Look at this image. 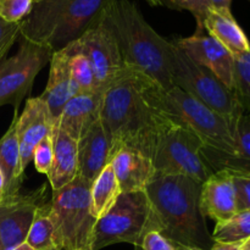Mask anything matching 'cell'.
<instances>
[{
    "instance_id": "1",
    "label": "cell",
    "mask_w": 250,
    "mask_h": 250,
    "mask_svg": "<svg viewBox=\"0 0 250 250\" xmlns=\"http://www.w3.org/2000/svg\"><path fill=\"white\" fill-rule=\"evenodd\" d=\"M146 75L125 67L104 90L100 121L111 144L112 159L121 149H133L153 160L160 137L172 121L153 104Z\"/></svg>"
},
{
    "instance_id": "2",
    "label": "cell",
    "mask_w": 250,
    "mask_h": 250,
    "mask_svg": "<svg viewBox=\"0 0 250 250\" xmlns=\"http://www.w3.org/2000/svg\"><path fill=\"white\" fill-rule=\"evenodd\" d=\"M102 22L114 36L125 67L141 72L163 89L173 88L171 65L173 43L146 22L131 0H111Z\"/></svg>"
},
{
    "instance_id": "3",
    "label": "cell",
    "mask_w": 250,
    "mask_h": 250,
    "mask_svg": "<svg viewBox=\"0 0 250 250\" xmlns=\"http://www.w3.org/2000/svg\"><path fill=\"white\" fill-rule=\"evenodd\" d=\"M203 183L183 175L155 176L146 193L160 233L176 246L210 250L215 243L200 209Z\"/></svg>"
},
{
    "instance_id": "4",
    "label": "cell",
    "mask_w": 250,
    "mask_h": 250,
    "mask_svg": "<svg viewBox=\"0 0 250 250\" xmlns=\"http://www.w3.org/2000/svg\"><path fill=\"white\" fill-rule=\"evenodd\" d=\"M111 0H38L20 22V37L46 45L65 48L100 23Z\"/></svg>"
},
{
    "instance_id": "5",
    "label": "cell",
    "mask_w": 250,
    "mask_h": 250,
    "mask_svg": "<svg viewBox=\"0 0 250 250\" xmlns=\"http://www.w3.org/2000/svg\"><path fill=\"white\" fill-rule=\"evenodd\" d=\"M153 104L168 119L192 129L205 148L234 154L236 141L229 124L217 112L178 87L165 90L156 82L149 85Z\"/></svg>"
},
{
    "instance_id": "6",
    "label": "cell",
    "mask_w": 250,
    "mask_h": 250,
    "mask_svg": "<svg viewBox=\"0 0 250 250\" xmlns=\"http://www.w3.org/2000/svg\"><path fill=\"white\" fill-rule=\"evenodd\" d=\"M90 185L76 176L65 187L53 190L50 217L60 250H92L97 219L92 212Z\"/></svg>"
},
{
    "instance_id": "7",
    "label": "cell",
    "mask_w": 250,
    "mask_h": 250,
    "mask_svg": "<svg viewBox=\"0 0 250 250\" xmlns=\"http://www.w3.org/2000/svg\"><path fill=\"white\" fill-rule=\"evenodd\" d=\"M151 231L160 232V226L146 190L121 193L109 212L97 220L92 250L117 243L141 248L144 237Z\"/></svg>"
},
{
    "instance_id": "8",
    "label": "cell",
    "mask_w": 250,
    "mask_h": 250,
    "mask_svg": "<svg viewBox=\"0 0 250 250\" xmlns=\"http://www.w3.org/2000/svg\"><path fill=\"white\" fill-rule=\"evenodd\" d=\"M171 75L175 87L181 88L224 117L234 136L237 122L244 111L234 90L225 85L211 71L188 58L175 44Z\"/></svg>"
},
{
    "instance_id": "9",
    "label": "cell",
    "mask_w": 250,
    "mask_h": 250,
    "mask_svg": "<svg viewBox=\"0 0 250 250\" xmlns=\"http://www.w3.org/2000/svg\"><path fill=\"white\" fill-rule=\"evenodd\" d=\"M204 143L188 127L171 121L153 156L155 176L183 175L204 183L214 171L203 155Z\"/></svg>"
},
{
    "instance_id": "10",
    "label": "cell",
    "mask_w": 250,
    "mask_h": 250,
    "mask_svg": "<svg viewBox=\"0 0 250 250\" xmlns=\"http://www.w3.org/2000/svg\"><path fill=\"white\" fill-rule=\"evenodd\" d=\"M54 50L46 45L21 38L19 51L0 62V106L14 105L19 110L22 99L31 93L42 68L50 62Z\"/></svg>"
},
{
    "instance_id": "11",
    "label": "cell",
    "mask_w": 250,
    "mask_h": 250,
    "mask_svg": "<svg viewBox=\"0 0 250 250\" xmlns=\"http://www.w3.org/2000/svg\"><path fill=\"white\" fill-rule=\"evenodd\" d=\"M75 42L77 48L90 62L97 80L98 89L104 93V90L125 70L114 36L100 21L98 26L88 29Z\"/></svg>"
},
{
    "instance_id": "12",
    "label": "cell",
    "mask_w": 250,
    "mask_h": 250,
    "mask_svg": "<svg viewBox=\"0 0 250 250\" xmlns=\"http://www.w3.org/2000/svg\"><path fill=\"white\" fill-rule=\"evenodd\" d=\"M45 186L26 194L2 197L0 202V250L24 243L37 209L45 203Z\"/></svg>"
},
{
    "instance_id": "13",
    "label": "cell",
    "mask_w": 250,
    "mask_h": 250,
    "mask_svg": "<svg viewBox=\"0 0 250 250\" xmlns=\"http://www.w3.org/2000/svg\"><path fill=\"white\" fill-rule=\"evenodd\" d=\"M186 55L198 65L211 71L225 85L233 90L234 56L219 41L208 34L205 29L197 28L193 36L172 41Z\"/></svg>"
},
{
    "instance_id": "14",
    "label": "cell",
    "mask_w": 250,
    "mask_h": 250,
    "mask_svg": "<svg viewBox=\"0 0 250 250\" xmlns=\"http://www.w3.org/2000/svg\"><path fill=\"white\" fill-rule=\"evenodd\" d=\"M54 124L55 122L50 111L41 97L29 98L27 100L23 112L19 116L16 124L22 173H24L27 166L31 164L36 146L42 139L51 134Z\"/></svg>"
},
{
    "instance_id": "15",
    "label": "cell",
    "mask_w": 250,
    "mask_h": 250,
    "mask_svg": "<svg viewBox=\"0 0 250 250\" xmlns=\"http://www.w3.org/2000/svg\"><path fill=\"white\" fill-rule=\"evenodd\" d=\"M200 209L205 217H210L216 224L227 221L237 214L236 188L229 171H216L203 183Z\"/></svg>"
},
{
    "instance_id": "16",
    "label": "cell",
    "mask_w": 250,
    "mask_h": 250,
    "mask_svg": "<svg viewBox=\"0 0 250 250\" xmlns=\"http://www.w3.org/2000/svg\"><path fill=\"white\" fill-rule=\"evenodd\" d=\"M77 176L92 183L112 160L111 144L100 119L77 142Z\"/></svg>"
},
{
    "instance_id": "17",
    "label": "cell",
    "mask_w": 250,
    "mask_h": 250,
    "mask_svg": "<svg viewBox=\"0 0 250 250\" xmlns=\"http://www.w3.org/2000/svg\"><path fill=\"white\" fill-rule=\"evenodd\" d=\"M102 98L100 92L78 93L63 106L55 124L78 142L100 119Z\"/></svg>"
},
{
    "instance_id": "18",
    "label": "cell",
    "mask_w": 250,
    "mask_h": 250,
    "mask_svg": "<svg viewBox=\"0 0 250 250\" xmlns=\"http://www.w3.org/2000/svg\"><path fill=\"white\" fill-rule=\"evenodd\" d=\"M78 93L80 92L71 78L67 53L63 48L54 51L50 59L48 83L43 94L41 95L50 111L54 122L58 121L68 100Z\"/></svg>"
},
{
    "instance_id": "19",
    "label": "cell",
    "mask_w": 250,
    "mask_h": 250,
    "mask_svg": "<svg viewBox=\"0 0 250 250\" xmlns=\"http://www.w3.org/2000/svg\"><path fill=\"white\" fill-rule=\"evenodd\" d=\"M110 164L121 193L146 190V186L155 177L153 160L133 149H121Z\"/></svg>"
},
{
    "instance_id": "20",
    "label": "cell",
    "mask_w": 250,
    "mask_h": 250,
    "mask_svg": "<svg viewBox=\"0 0 250 250\" xmlns=\"http://www.w3.org/2000/svg\"><path fill=\"white\" fill-rule=\"evenodd\" d=\"M236 151L234 154L221 153L203 148V155L214 172L220 170L250 173V110L244 109L234 129Z\"/></svg>"
},
{
    "instance_id": "21",
    "label": "cell",
    "mask_w": 250,
    "mask_h": 250,
    "mask_svg": "<svg viewBox=\"0 0 250 250\" xmlns=\"http://www.w3.org/2000/svg\"><path fill=\"white\" fill-rule=\"evenodd\" d=\"M53 138V165L48 172L51 189L58 190L72 182L78 173L77 142L71 138L56 124L51 131Z\"/></svg>"
},
{
    "instance_id": "22",
    "label": "cell",
    "mask_w": 250,
    "mask_h": 250,
    "mask_svg": "<svg viewBox=\"0 0 250 250\" xmlns=\"http://www.w3.org/2000/svg\"><path fill=\"white\" fill-rule=\"evenodd\" d=\"M17 111L19 110H14V119L11 125L0 139V170L5 178L2 197H10L20 193L22 180H23L16 134V124L19 119Z\"/></svg>"
},
{
    "instance_id": "23",
    "label": "cell",
    "mask_w": 250,
    "mask_h": 250,
    "mask_svg": "<svg viewBox=\"0 0 250 250\" xmlns=\"http://www.w3.org/2000/svg\"><path fill=\"white\" fill-rule=\"evenodd\" d=\"M204 29L233 55L250 50V42L232 12L212 9L204 20Z\"/></svg>"
},
{
    "instance_id": "24",
    "label": "cell",
    "mask_w": 250,
    "mask_h": 250,
    "mask_svg": "<svg viewBox=\"0 0 250 250\" xmlns=\"http://www.w3.org/2000/svg\"><path fill=\"white\" fill-rule=\"evenodd\" d=\"M120 194H121V188L117 182L111 164H109L90 185L92 212L95 219L99 220L100 217L106 215L114 207Z\"/></svg>"
},
{
    "instance_id": "25",
    "label": "cell",
    "mask_w": 250,
    "mask_h": 250,
    "mask_svg": "<svg viewBox=\"0 0 250 250\" xmlns=\"http://www.w3.org/2000/svg\"><path fill=\"white\" fill-rule=\"evenodd\" d=\"M26 243L34 250H60L56 243L55 229L50 217V203H44L37 209Z\"/></svg>"
},
{
    "instance_id": "26",
    "label": "cell",
    "mask_w": 250,
    "mask_h": 250,
    "mask_svg": "<svg viewBox=\"0 0 250 250\" xmlns=\"http://www.w3.org/2000/svg\"><path fill=\"white\" fill-rule=\"evenodd\" d=\"M68 55V66H70L71 78L77 87L80 93H94L100 92L98 89L97 80L90 66V62L85 58L84 54L77 48L76 42L73 41L63 48ZM102 93V92H100Z\"/></svg>"
},
{
    "instance_id": "27",
    "label": "cell",
    "mask_w": 250,
    "mask_h": 250,
    "mask_svg": "<svg viewBox=\"0 0 250 250\" xmlns=\"http://www.w3.org/2000/svg\"><path fill=\"white\" fill-rule=\"evenodd\" d=\"M211 236L214 242H225V243L246 242L250 238V209L237 212L227 221L216 224Z\"/></svg>"
},
{
    "instance_id": "28",
    "label": "cell",
    "mask_w": 250,
    "mask_h": 250,
    "mask_svg": "<svg viewBox=\"0 0 250 250\" xmlns=\"http://www.w3.org/2000/svg\"><path fill=\"white\" fill-rule=\"evenodd\" d=\"M234 56L233 90L239 103L246 110H250V50Z\"/></svg>"
},
{
    "instance_id": "29",
    "label": "cell",
    "mask_w": 250,
    "mask_h": 250,
    "mask_svg": "<svg viewBox=\"0 0 250 250\" xmlns=\"http://www.w3.org/2000/svg\"><path fill=\"white\" fill-rule=\"evenodd\" d=\"M159 4L180 11H189L197 21V28L204 29V20L212 10L210 0H159Z\"/></svg>"
},
{
    "instance_id": "30",
    "label": "cell",
    "mask_w": 250,
    "mask_h": 250,
    "mask_svg": "<svg viewBox=\"0 0 250 250\" xmlns=\"http://www.w3.org/2000/svg\"><path fill=\"white\" fill-rule=\"evenodd\" d=\"M33 0H0V19L7 23H20L32 11Z\"/></svg>"
},
{
    "instance_id": "31",
    "label": "cell",
    "mask_w": 250,
    "mask_h": 250,
    "mask_svg": "<svg viewBox=\"0 0 250 250\" xmlns=\"http://www.w3.org/2000/svg\"><path fill=\"white\" fill-rule=\"evenodd\" d=\"M53 138H51L50 134V136H46L45 138L42 139L41 143L36 146L32 161L34 163V167L39 173L48 175L51 165H53Z\"/></svg>"
},
{
    "instance_id": "32",
    "label": "cell",
    "mask_w": 250,
    "mask_h": 250,
    "mask_svg": "<svg viewBox=\"0 0 250 250\" xmlns=\"http://www.w3.org/2000/svg\"><path fill=\"white\" fill-rule=\"evenodd\" d=\"M229 171V170H227ZM236 188L237 212L250 209V173L229 171Z\"/></svg>"
},
{
    "instance_id": "33",
    "label": "cell",
    "mask_w": 250,
    "mask_h": 250,
    "mask_svg": "<svg viewBox=\"0 0 250 250\" xmlns=\"http://www.w3.org/2000/svg\"><path fill=\"white\" fill-rule=\"evenodd\" d=\"M20 37V23H7L0 19V62Z\"/></svg>"
},
{
    "instance_id": "34",
    "label": "cell",
    "mask_w": 250,
    "mask_h": 250,
    "mask_svg": "<svg viewBox=\"0 0 250 250\" xmlns=\"http://www.w3.org/2000/svg\"><path fill=\"white\" fill-rule=\"evenodd\" d=\"M141 248L143 250H177L175 244L158 231H151L144 237Z\"/></svg>"
},
{
    "instance_id": "35",
    "label": "cell",
    "mask_w": 250,
    "mask_h": 250,
    "mask_svg": "<svg viewBox=\"0 0 250 250\" xmlns=\"http://www.w3.org/2000/svg\"><path fill=\"white\" fill-rule=\"evenodd\" d=\"M243 243H225V242H215L210 250H242Z\"/></svg>"
},
{
    "instance_id": "36",
    "label": "cell",
    "mask_w": 250,
    "mask_h": 250,
    "mask_svg": "<svg viewBox=\"0 0 250 250\" xmlns=\"http://www.w3.org/2000/svg\"><path fill=\"white\" fill-rule=\"evenodd\" d=\"M212 9L222 12H231L232 0H210Z\"/></svg>"
},
{
    "instance_id": "37",
    "label": "cell",
    "mask_w": 250,
    "mask_h": 250,
    "mask_svg": "<svg viewBox=\"0 0 250 250\" xmlns=\"http://www.w3.org/2000/svg\"><path fill=\"white\" fill-rule=\"evenodd\" d=\"M10 250H34V249L32 248V247L29 246V244H27L26 242H24V243L20 244V246L15 247V248H12V249H10Z\"/></svg>"
},
{
    "instance_id": "38",
    "label": "cell",
    "mask_w": 250,
    "mask_h": 250,
    "mask_svg": "<svg viewBox=\"0 0 250 250\" xmlns=\"http://www.w3.org/2000/svg\"><path fill=\"white\" fill-rule=\"evenodd\" d=\"M4 187H5V178H4V175H2L1 170H0V194L2 195V193H4Z\"/></svg>"
},
{
    "instance_id": "39",
    "label": "cell",
    "mask_w": 250,
    "mask_h": 250,
    "mask_svg": "<svg viewBox=\"0 0 250 250\" xmlns=\"http://www.w3.org/2000/svg\"><path fill=\"white\" fill-rule=\"evenodd\" d=\"M242 250H250V238L247 239L246 242H243V244H242Z\"/></svg>"
},
{
    "instance_id": "40",
    "label": "cell",
    "mask_w": 250,
    "mask_h": 250,
    "mask_svg": "<svg viewBox=\"0 0 250 250\" xmlns=\"http://www.w3.org/2000/svg\"><path fill=\"white\" fill-rule=\"evenodd\" d=\"M176 248H177V250H203L199 248H189V247H182V246H176Z\"/></svg>"
},
{
    "instance_id": "41",
    "label": "cell",
    "mask_w": 250,
    "mask_h": 250,
    "mask_svg": "<svg viewBox=\"0 0 250 250\" xmlns=\"http://www.w3.org/2000/svg\"><path fill=\"white\" fill-rule=\"evenodd\" d=\"M146 2H148L149 5H151V6H159V0H146Z\"/></svg>"
},
{
    "instance_id": "42",
    "label": "cell",
    "mask_w": 250,
    "mask_h": 250,
    "mask_svg": "<svg viewBox=\"0 0 250 250\" xmlns=\"http://www.w3.org/2000/svg\"><path fill=\"white\" fill-rule=\"evenodd\" d=\"M1 199H2V195L0 194V202H1Z\"/></svg>"
},
{
    "instance_id": "43",
    "label": "cell",
    "mask_w": 250,
    "mask_h": 250,
    "mask_svg": "<svg viewBox=\"0 0 250 250\" xmlns=\"http://www.w3.org/2000/svg\"><path fill=\"white\" fill-rule=\"evenodd\" d=\"M33 1H34V2H36V1H38V0H33Z\"/></svg>"
},
{
    "instance_id": "44",
    "label": "cell",
    "mask_w": 250,
    "mask_h": 250,
    "mask_svg": "<svg viewBox=\"0 0 250 250\" xmlns=\"http://www.w3.org/2000/svg\"><path fill=\"white\" fill-rule=\"evenodd\" d=\"M75 250H80V249H75Z\"/></svg>"
}]
</instances>
